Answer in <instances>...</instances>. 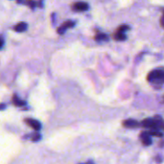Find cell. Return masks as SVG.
<instances>
[{
    "label": "cell",
    "mask_w": 164,
    "mask_h": 164,
    "mask_svg": "<svg viewBox=\"0 0 164 164\" xmlns=\"http://www.w3.org/2000/svg\"><path fill=\"white\" fill-rule=\"evenodd\" d=\"M148 133L151 136H158V137H162V133L158 129H152L151 130H148Z\"/></svg>",
    "instance_id": "ba28073f"
},
{
    "label": "cell",
    "mask_w": 164,
    "mask_h": 164,
    "mask_svg": "<svg viewBox=\"0 0 164 164\" xmlns=\"http://www.w3.org/2000/svg\"><path fill=\"white\" fill-rule=\"evenodd\" d=\"M25 123L28 124L31 128H33L35 130H39L41 129V124L35 119H25Z\"/></svg>",
    "instance_id": "7a4b0ae2"
},
{
    "label": "cell",
    "mask_w": 164,
    "mask_h": 164,
    "mask_svg": "<svg viewBox=\"0 0 164 164\" xmlns=\"http://www.w3.org/2000/svg\"><path fill=\"white\" fill-rule=\"evenodd\" d=\"M162 21H163V17L161 16V18H160V25H161V27H163V22H162Z\"/></svg>",
    "instance_id": "2e32d148"
},
{
    "label": "cell",
    "mask_w": 164,
    "mask_h": 164,
    "mask_svg": "<svg viewBox=\"0 0 164 164\" xmlns=\"http://www.w3.org/2000/svg\"><path fill=\"white\" fill-rule=\"evenodd\" d=\"M74 25H75V22H74V21H66V22H64V23L62 24V27L64 28L65 30H66V29H68V28L73 27Z\"/></svg>",
    "instance_id": "8fae6325"
},
{
    "label": "cell",
    "mask_w": 164,
    "mask_h": 164,
    "mask_svg": "<svg viewBox=\"0 0 164 164\" xmlns=\"http://www.w3.org/2000/svg\"><path fill=\"white\" fill-rule=\"evenodd\" d=\"M147 79H148L149 82L157 84V85L160 86L163 84V80H164V72H163V69L159 68V69L152 71L148 75Z\"/></svg>",
    "instance_id": "6da1fadb"
},
{
    "label": "cell",
    "mask_w": 164,
    "mask_h": 164,
    "mask_svg": "<svg viewBox=\"0 0 164 164\" xmlns=\"http://www.w3.org/2000/svg\"><path fill=\"white\" fill-rule=\"evenodd\" d=\"M140 138L142 140V143H143L145 146H149L152 144V139H151V135L149 134L148 132H143L140 134Z\"/></svg>",
    "instance_id": "277c9868"
},
{
    "label": "cell",
    "mask_w": 164,
    "mask_h": 164,
    "mask_svg": "<svg viewBox=\"0 0 164 164\" xmlns=\"http://www.w3.org/2000/svg\"><path fill=\"white\" fill-rule=\"evenodd\" d=\"M74 11H77V12H84L87 9H89V4L85 2H76L73 5Z\"/></svg>",
    "instance_id": "3957f363"
},
{
    "label": "cell",
    "mask_w": 164,
    "mask_h": 164,
    "mask_svg": "<svg viewBox=\"0 0 164 164\" xmlns=\"http://www.w3.org/2000/svg\"><path fill=\"white\" fill-rule=\"evenodd\" d=\"M40 134H34V136H33V138H32V140L34 141V142H38L39 139H40Z\"/></svg>",
    "instance_id": "4fadbf2b"
},
{
    "label": "cell",
    "mask_w": 164,
    "mask_h": 164,
    "mask_svg": "<svg viewBox=\"0 0 164 164\" xmlns=\"http://www.w3.org/2000/svg\"><path fill=\"white\" fill-rule=\"evenodd\" d=\"M3 108H6V105H4V104H0V111H1V109H3Z\"/></svg>",
    "instance_id": "9a60e30c"
},
{
    "label": "cell",
    "mask_w": 164,
    "mask_h": 164,
    "mask_svg": "<svg viewBox=\"0 0 164 164\" xmlns=\"http://www.w3.org/2000/svg\"><path fill=\"white\" fill-rule=\"evenodd\" d=\"M13 103H14L16 107H23V106L26 105V102H25V101H22V100H20L16 95H15V96L13 97Z\"/></svg>",
    "instance_id": "52a82bcc"
},
{
    "label": "cell",
    "mask_w": 164,
    "mask_h": 164,
    "mask_svg": "<svg viewBox=\"0 0 164 164\" xmlns=\"http://www.w3.org/2000/svg\"><path fill=\"white\" fill-rule=\"evenodd\" d=\"M3 44H4V41H3V39L1 38H0V48L3 46Z\"/></svg>",
    "instance_id": "5bb4252c"
},
{
    "label": "cell",
    "mask_w": 164,
    "mask_h": 164,
    "mask_svg": "<svg viewBox=\"0 0 164 164\" xmlns=\"http://www.w3.org/2000/svg\"><path fill=\"white\" fill-rule=\"evenodd\" d=\"M127 30H130V27H129L128 25H121V26H120V27L117 29V31H119V32H123V33H125Z\"/></svg>",
    "instance_id": "7c38bea8"
},
{
    "label": "cell",
    "mask_w": 164,
    "mask_h": 164,
    "mask_svg": "<svg viewBox=\"0 0 164 164\" xmlns=\"http://www.w3.org/2000/svg\"><path fill=\"white\" fill-rule=\"evenodd\" d=\"M123 126L126 127V128H137L140 126V124L135 121V120H133V119H129V120H126V121L123 122Z\"/></svg>",
    "instance_id": "5b68a950"
},
{
    "label": "cell",
    "mask_w": 164,
    "mask_h": 164,
    "mask_svg": "<svg viewBox=\"0 0 164 164\" xmlns=\"http://www.w3.org/2000/svg\"><path fill=\"white\" fill-rule=\"evenodd\" d=\"M114 39L116 40H125L127 39V36L125 35V33L117 31L114 34Z\"/></svg>",
    "instance_id": "9c48e42d"
},
{
    "label": "cell",
    "mask_w": 164,
    "mask_h": 164,
    "mask_svg": "<svg viewBox=\"0 0 164 164\" xmlns=\"http://www.w3.org/2000/svg\"><path fill=\"white\" fill-rule=\"evenodd\" d=\"M27 28H28L27 23H25V22H19L18 24H16V25L15 26L14 29H15L16 32H19V33H21V32L26 31Z\"/></svg>",
    "instance_id": "8992f818"
},
{
    "label": "cell",
    "mask_w": 164,
    "mask_h": 164,
    "mask_svg": "<svg viewBox=\"0 0 164 164\" xmlns=\"http://www.w3.org/2000/svg\"><path fill=\"white\" fill-rule=\"evenodd\" d=\"M95 39L97 41H106L108 39V37L106 34H98V35H96Z\"/></svg>",
    "instance_id": "30bf717a"
}]
</instances>
